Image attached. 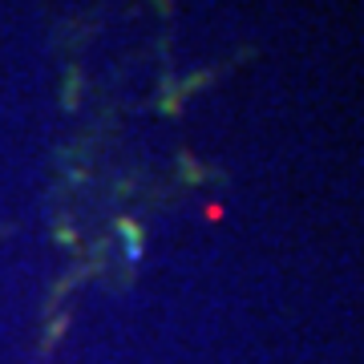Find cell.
I'll use <instances>...</instances> for the list:
<instances>
[{
  "label": "cell",
  "instance_id": "6da1fadb",
  "mask_svg": "<svg viewBox=\"0 0 364 364\" xmlns=\"http://www.w3.org/2000/svg\"><path fill=\"white\" fill-rule=\"evenodd\" d=\"M126 259L130 263L142 259V235H138V227H126Z\"/></svg>",
  "mask_w": 364,
  "mask_h": 364
}]
</instances>
